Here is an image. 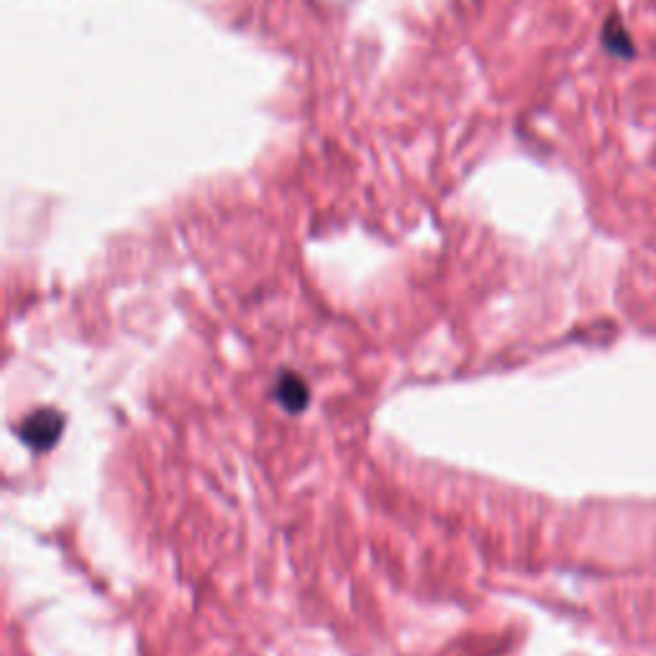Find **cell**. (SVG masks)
<instances>
[{"instance_id": "obj_1", "label": "cell", "mask_w": 656, "mask_h": 656, "mask_svg": "<svg viewBox=\"0 0 656 656\" xmlns=\"http://www.w3.org/2000/svg\"><path fill=\"white\" fill-rule=\"evenodd\" d=\"M62 426H65V418L59 416L57 410H39L34 416L26 418L24 428H21V436L29 446L34 449H49L54 446V441L62 434Z\"/></svg>"}, {"instance_id": "obj_2", "label": "cell", "mask_w": 656, "mask_h": 656, "mask_svg": "<svg viewBox=\"0 0 656 656\" xmlns=\"http://www.w3.org/2000/svg\"><path fill=\"white\" fill-rule=\"evenodd\" d=\"M600 41H603V49L615 59H633L636 57V44H633V36L628 31V26L623 24V18L618 13H610L605 18L603 29H600Z\"/></svg>"}, {"instance_id": "obj_3", "label": "cell", "mask_w": 656, "mask_h": 656, "mask_svg": "<svg viewBox=\"0 0 656 656\" xmlns=\"http://www.w3.org/2000/svg\"><path fill=\"white\" fill-rule=\"evenodd\" d=\"M275 395L282 408L293 410V413L303 410L305 403H308V387H305L303 377L298 375H282L275 387Z\"/></svg>"}]
</instances>
